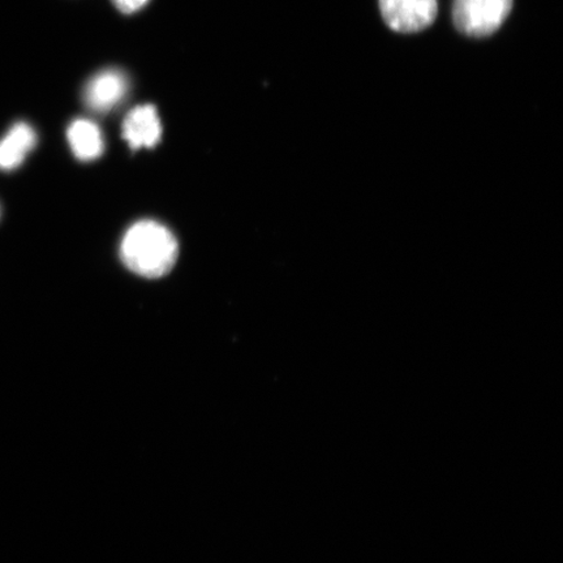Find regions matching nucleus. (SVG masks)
Wrapping results in <instances>:
<instances>
[{"mask_svg": "<svg viewBox=\"0 0 563 563\" xmlns=\"http://www.w3.org/2000/svg\"><path fill=\"white\" fill-rule=\"evenodd\" d=\"M67 137L75 156L81 161H91L103 153V139L97 124L79 119L69 125Z\"/></svg>", "mask_w": 563, "mask_h": 563, "instance_id": "obj_7", "label": "nucleus"}, {"mask_svg": "<svg viewBox=\"0 0 563 563\" xmlns=\"http://www.w3.org/2000/svg\"><path fill=\"white\" fill-rule=\"evenodd\" d=\"M512 3L514 0H454V25L467 37H489L508 19Z\"/></svg>", "mask_w": 563, "mask_h": 563, "instance_id": "obj_2", "label": "nucleus"}, {"mask_svg": "<svg viewBox=\"0 0 563 563\" xmlns=\"http://www.w3.org/2000/svg\"><path fill=\"white\" fill-rule=\"evenodd\" d=\"M129 91V80L121 70L104 69L91 77L84 89V101L96 112H108L125 98Z\"/></svg>", "mask_w": 563, "mask_h": 563, "instance_id": "obj_4", "label": "nucleus"}, {"mask_svg": "<svg viewBox=\"0 0 563 563\" xmlns=\"http://www.w3.org/2000/svg\"><path fill=\"white\" fill-rule=\"evenodd\" d=\"M37 143V135L31 125L18 123L0 141V168L13 170L23 164Z\"/></svg>", "mask_w": 563, "mask_h": 563, "instance_id": "obj_6", "label": "nucleus"}, {"mask_svg": "<svg viewBox=\"0 0 563 563\" xmlns=\"http://www.w3.org/2000/svg\"><path fill=\"white\" fill-rule=\"evenodd\" d=\"M150 2V0H112L119 11L124 13L136 12Z\"/></svg>", "mask_w": 563, "mask_h": 563, "instance_id": "obj_8", "label": "nucleus"}, {"mask_svg": "<svg viewBox=\"0 0 563 563\" xmlns=\"http://www.w3.org/2000/svg\"><path fill=\"white\" fill-rule=\"evenodd\" d=\"M178 242L162 224L141 221L126 231L121 245L123 263L145 278H159L170 272L178 260Z\"/></svg>", "mask_w": 563, "mask_h": 563, "instance_id": "obj_1", "label": "nucleus"}, {"mask_svg": "<svg viewBox=\"0 0 563 563\" xmlns=\"http://www.w3.org/2000/svg\"><path fill=\"white\" fill-rule=\"evenodd\" d=\"M123 136L132 150L153 147L162 136V125L156 108L152 104L139 106L126 115L123 123Z\"/></svg>", "mask_w": 563, "mask_h": 563, "instance_id": "obj_5", "label": "nucleus"}, {"mask_svg": "<svg viewBox=\"0 0 563 563\" xmlns=\"http://www.w3.org/2000/svg\"><path fill=\"white\" fill-rule=\"evenodd\" d=\"M385 24L399 33L427 30L438 18V0H378Z\"/></svg>", "mask_w": 563, "mask_h": 563, "instance_id": "obj_3", "label": "nucleus"}]
</instances>
